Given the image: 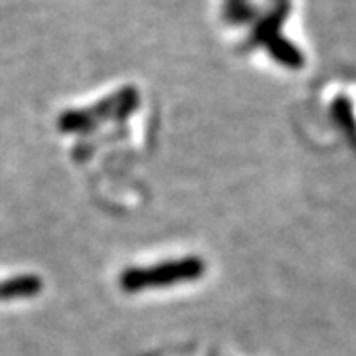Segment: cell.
Segmentation results:
<instances>
[{
    "label": "cell",
    "mask_w": 356,
    "mask_h": 356,
    "mask_svg": "<svg viewBox=\"0 0 356 356\" xmlns=\"http://www.w3.org/2000/svg\"><path fill=\"white\" fill-rule=\"evenodd\" d=\"M277 2H285V0H277Z\"/></svg>",
    "instance_id": "4"
},
{
    "label": "cell",
    "mask_w": 356,
    "mask_h": 356,
    "mask_svg": "<svg viewBox=\"0 0 356 356\" xmlns=\"http://www.w3.org/2000/svg\"><path fill=\"white\" fill-rule=\"evenodd\" d=\"M291 13V8H289V2L285 0V2H277L269 13L257 22L254 30V40L257 44H267V42H271L273 38H277L281 34V28L285 24V20H287V16Z\"/></svg>",
    "instance_id": "2"
},
{
    "label": "cell",
    "mask_w": 356,
    "mask_h": 356,
    "mask_svg": "<svg viewBox=\"0 0 356 356\" xmlns=\"http://www.w3.org/2000/svg\"><path fill=\"white\" fill-rule=\"evenodd\" d=\"M266 48L267 51L271 54V58L277 60V62H280L281 65H285V67L297 70V67H301V65L305 64L303 51L299 50L293 42H289L287 38H283L281 34L277 38L271 40V42H267Z\"/></svg>",
    "instance_id": "3"
},
{
    "label": "cell",
    "mask_w": 356,
    "mask_h": 356,
    "mask_svg": "<svg viewBox=\"0 0 356 356\" xmlns=\"http://www.w3.org/2000/svg\"><path fill=\"white\" fill-rule=\"evenodd\" d=\"M200 259H186L178 264H166V266L153 267V269H133L123 275V287L125 289H143V287H154V285H172L178 281L196 280V275L202 273Z\"/></svg>",
    "instance_id": "1"
}]
</instances>
